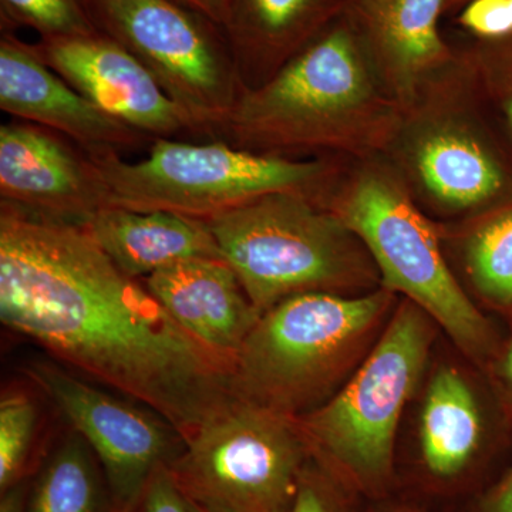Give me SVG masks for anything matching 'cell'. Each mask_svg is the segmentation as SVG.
Listing matches in <instances>:
<instances>
[{
  "label": "cell",
  "instance_id": "cell-1",
  "mask_svg": "<svg viewBox=\"0 0 512 512\" xmlns=\"http://www.w3.org/2000/svg\"><path fill=\"white\" fill-rule=\"evenodd\" d=\"M0 320L188 439L237 397L234 365L184 332L83 224L0 204Z\"/></svg>",
  "mask_w": 512,
  "mask_h": 512
},
{
  "label": "cell",
  "instance_id": "cell-2",
  "mask_svg": "<svg viewBox=\"0 0 512 512\" xmlns=\"http://www.w3.org/2000/svg\"><path fill=\"white\" fill-rule=\"evenodd\" d=\"M404 113L373 52L346 23H330L271 79L244 89L218 140L288 158L373 150L394 140Z\"/></svg>",
  "mask_w": 512,
  "mask_h": 512
},
{
  "label": "cell",
  "instance_id": "cell-3",
  "mask_svg": "<svg viewBox=\"0 0 512 512\" xmlns=\"http://www.w3.org/2000/svg\"><path fill=\"white\" fill-rule=\"evenodd\" d=\"M396 295L311 292L262 313L234 362L242 402L298 419L328 402L372 350Z\"/></svg>",
  "mask_w": 512,
  "mask_h": 512
},
{
  "label": "cell",
  "instance_id": "cell-4",
  "mask_svg": "<svg viewBox=\"0 0 512 512\" xmlns=\"http://www.w3.org/2000/svg\"><path fill=\"white\" fill-rule=\"evenodd\" d=\"M205 222L261 315L301 293L360 295L380 282L355 232L308 195L276 192Z\"/></svg>",
  "mask_w": 512,
  "mask_h": 512
},
{
  "label": "cell",
  "instance_id": "cell-5",
  "mask_svg": "<svg viewBox=\"0 0 512 512\" xmlns=\"http://www.w3.org/2000/svg\"><path fill=\"white\" fill-rule=\"evenodd\" d=\"M437 328L413 302L396 305L348 382L296 419L312 461L357 490L382 493L393 477L400 420L426 373Z\"/></svg>",
  "mask_w": 512,
  "mask_h": 512
},
{
  "label": "cell",
  "instance_id": "cell-6",
  "mask_svg": "<svg viewBox=\"0 0 512 512\" xmlns=\"http://www.w3.org/2000/svg\"><path fill=\"white\" fill-rule=\"evenodd\" d=\"M86 154L103 177L113 207L201 221L276 192L318 201L335 173L328 161L259 154L222 140L194 144L157 138L148 156L136 163L114 151Z\"/></svg>",
  "mask_w": 512,
  "mask_h": 512
},
{
  "label": "cell",
  "instance_id": "cell-7",
  "mask_svg": "<svg viewBox=\"0 0 512 512\" xmlns=\"http://www.w3.org/2000/svg\"><path fill=\"white\" fill-rule=\"evenodd\" d=\"M319 204L363 242L382 288L423 309L471 360L490 365L501 348L493 323L458 284L436 231L392 173L366 168Z\"/></svg>",
  "mask_w": 512,
  "mask_h": 512
},
{
  "label": "cell",
  "instance_id": "cell-8",
  "mask_svg": "<svg viewBox=\"0 0 512 512\" xmlns=\"http://www.w3.org/2000/svg\"><path fill=\"white\" fill-rule=\"evenodd\" d=\"M311 460L296 419L235 399L167 468L202 512H291Z\"/></svg>",
  "mask_w": 512,
  "mask_h": 512
},
{
  "label": "cell",
  "instance_id": "cell-9",
  "mask_svg": "<svg viewBox=\"0 0 512 512\" xmlns=\"http://www.w3.org/2000/svg\"><path fill=\"white\" fill-rule=\"evenodd\" d=\"M94 25L126 47L202 137L218 140L244 92L221 26L178 0H87Z\"/></svg>",
  "mask_w": 512,
  "mask_h": 512
},
{
  "label": "cell",
  "instance_id": "cell-10",
  "mask_svg": "<svg viewBox=\"0 0 512 512\" xmlns=\"http://www.w3.org/2000/svg\"><path fill=\"white\" fill-rule=\"evenodd\" d=\"M25 373L99 458L113 504L138 503L158 468L184 450L181 431L136 400L121 399L47 360H33Z\"/></svg>",
  "mask_w": 512,
  "mask_h": 512
},
{
  "label": "cell",
  "instance_id": "cell-11",
  "mask_svg": "<svg viewBox=\"0 0 512 512\" xmlns=\"http://www.w3.org/2000/svg\"><path fill=\"white\" fill-rule=\"evenodd\" d=\"M29 46L86 99L153 140L202 137L143 63L106 33L39 39Z\"/></svg>",
  "mask_w": 512,
  "mask_h": 512
},
{
  "label": "cell",
  "instance_id": "cell-12",
  "mask_svg": "<svg viewBox=\"0 0 512 512\" xmlns=\"http://www.w3.org/2000/svg\"><path fill=\"white\" fill-rule=\"evenodd\" d=\"M0 197L77 224L110 207L107 185L83 148L22 120L0 126Z\"/></svg>",
  "mask_w": 512,
  "mask_h": 512
},
{
  "label": "cell",
  "instance_id": "cell-13",
  "mask_svg": "<svg viewBox=\"0 0 512 512\" xmlns=\"http://www.w3.org/2000/svg\"><path fill=\"white\" fill-rule=\"evenodd\" d=\"M0 109L55 131L86 153H124L153 144L70 86L13 32L0 39Z\"/></svg>",
  "mask_w": 512,
  "mask_h": 512
},
{
  "label": "cell",
  "instance_id": "cell-14",
  "mask_svg": "<svg viewBox=\"0 0 512 512\" xmlns=\"http://www.w3.org/2000/svg\"><path fill=\"white\" fill-rule=\"evenodd\" d=\"M397 133L403 137L404 168L414 187L437 210L476 211L503 190V168L461 114L424 110Z\"/></svg>",
  "mask_w": 512,
  "mask_h": 512
},
{
  "label": "cell",
  "instance_id": "cell-15",
  "mask_svg": "<svg viewBox=\"0 0 512 512\" xmlns=\"http://www.w3.org/2000/svg\"><path fill=\"white\" fill-rule=\"evenodd\" d=\"M141 282L187 335L232 365L261 318L222 259L181 262Z\"/></svg>",
  "mask_w": 512,
  "mask_h": 512
},
{
  "label": "cell",
  "instance_id": "cell-16",
  "mask_svg": "<svg viewBox=\"0 0 512 512\" xmlns=\"http://www.w3.org/2000/svg\"><path fill=\"white\" fill-rule=\"evenodd\" d=\"M340 0H229L224 26L244 89L261 86L325 30Z\"/></svg>",
  "mask_w": 512,
  "mask_h": 512
},
{
  "label": "cell",
  "instance_id": "cell-17",
  "mask_svg": "<svg viewBox=\"0 0 512 512\" xmlns=\"http://www.w3.org/2000/svg\"><path fill=\"white\" fill-rule=\"evenodd\" d=\"M83 225L114 265L138 281L181 262L222 259L207 222L173 212L110 205Z\"/></svg>",
  "mask_w": 512,
  "mask_h": 512
},
{
  "label": "cell",
  "instance_id": "cell-18",
  "mask_svg": "<svg viewBox=\"0 0 512 512\" xmlns=\"http://www.w3.org/2000/svg\"><path fill=\"white\" fill-rule=\"evenodd\" d=\"M446 0H373L362 12L384 82L404 110L450 59L439 32Z\"/></svg>",
  "mask_w": 512,
  "mask_h": 512
},
{
  "label": "cell",
  "instance_id": "cell-19",
  "mask_svg": "<svg viewBox=\"0 0 512 512\" xmlns=\"http://www.w3.org/2000/svg\"><path fill=\"white\" fill-rule=\"evenodd\" d=\"M483 404L460 369L441 366L424 392L419 423L421 460L431 476L451 480L473 464L485 440Z\"/></svg>",
  "mask_w": 512,
  "mask_h": 512
},
{
  "label": "cell",
  "instance_id": "cell-20",
  "mask_svg": "<svg viewBox=\"0 0 512 512\" xmlns=\"http://www.w3.org/2000/svg\"><path fill=\"white\" fill-rule=\"evenodd\" d=\"M113 500L99 458L70 429L47 457L26 512H110Z\"/></svg>",
  "mask_w": 512,
  "mask_h": 512
},
{
  "label": "cell",
  "instance_id": "cell-21",
  "mask_svg": "<svg viewBox=\"0 0 512 512\" xmlns=\"http://www.w3.org/2000/svg\"><path fill=\"white\" fill-rule=\"evenodd\" d=\"M464 264L474 288L491 306L512 309V208L468 235Z\"/></svg>",
  "mask_w": 512,
  "mask_h": 512
},
{
  "label": "cell",
  "instance_id": "cell-22",
  "mask_svg": "<svg viewBox=\"0 0 512 512\" xmlns=\"http://www.w3.org/2000/svg\"><path fill=\"white\" fill-rule=\"evenodd\" d=\"M29 392L5 390L0 400V491L28 480L40 423Z\"/></svg>",
  "mask_w": 512,
  "mask_h": 512
},
{
  "label": "cell",
  "instance_id": "cell-23",
  "mask_svg": "<svg viewBox=\"0 0 512 512\" xmlns=\"http://www.w3.org/2000/svg\"><path fill=\"white\" fill-rule=\"evenodd\" d=\"M2 32L35 30L40 39L87 36L100 32L86 0H0Z\"/></svg>",
  "mask_w": 512,
  "mask_h": 512
},
{
  "label": "cell",
  "instance_id": "cell-24",
  "mask_svg": "<svg viewBox=\"0 0 512 512\" xmlns=\"http://www.w3.org/2000/svg\"><path fill=\"white\" fill-rule=\"evenodd\" d=\"M136 512H202L175 483L167 466L158 468L150 478Z\"/></svg>",
  "mask_w": 512,
  "mask_h": 512
},
{
  "label": "cell",
  "instance_id": "cell-25",
  "mask_svg": "<svg viewBox=\"0 0 512 512\" xmlns=\"http://www.w3.org/2000/svg\"><path fill=\"white\" fill-rule=\"evenodd\" d=\"M460 22L474 35L488 39L511 35L510 0H471Z\"/></svg>",
  "mask_w": 512,
  "mask_h": 512
},
{
  "label": "cell",
  "instance_id": "cell-26",
  "mask_svg": "<svg viewBox=\"0 0 512 512\" xmlns=\"http://www.w3.org/2000/svg\"><path fill=\"white\" fill-rule=\"evenodd\" d=\"M311 463L303 473L291 512H335L325 477L313 470Z\"/></svg>",
  "mask_w": 512,
  "mask_h": 512
},
{
  "label": "cell",
  "instance_id": "cell-27",
  "mask_svg": "<svg viewBox=\"0 0 512 512\" xmlns=\"http://www.w3.org/2000/svg\"><path fill=\"white\" fill-rule=\"evenodd\" d=\"M490 365H493L495 383L500 390L505 412L512 421V336L501 346Z\"/></svg>",
  "mask_w": 512,
  "mask_h": 512
},
{
  "label": "cell",
  "instance_id": "cell-28",
  "mask_svg": "<svg viewBox=\"0 0 512 512\" xmlns=\"http://www.w3.org/2000/svg\"><path fill=\"white\" fill-rule=\"evenodd\" d=\"M476 512H512V466L481 498Z\"/></svg>",
  "mask_w": 512,
  "mask_h": 512
},
{
  "label": "cell",
  "instance_id": "cell-29",
  "mask_svg": "<svg viewBox=\"0 0 512 512\" xmlns=\"http://www.w3.org/2000/svg\"><path fill=\"white\" fill-rule=\"evenodd\" d=\"M188 8L201 13L205 18L212 20L215 25H227L229 16V0H178Z\"/></svg>",
  "mask_w": 512,
  "mask_h": 512
},
{
  "label": "cell",
  "instance_id": "cell-30",
  "mask_svg": "<svg viewBox=\"0 0 512 512\" xmlns=\"http://www.w3.org/2000/svg\"><path fill=\"white\" fill-rule=\"evenodd\" d=\"M28 497V480L20 481V483L3 491L2 500H0V512H26Z\"/></svg>",
  "mask_w": 512,
  "mask_h": 512
},
{
  "label": "cell",
  "instance_id": "cell-31",
  "mask_svg": "<svg viewBox=\"0 0 512 512\" xmlns=\"http://www.w3.org/2000/svg\"><path fill=\"white\" fill-rule=\"evenodd\" d=\"M137 504L138 503L128 505L113 504V508H111L110 512H136Z\"/></svg>",
  "mask_w": 512,
  "mask_h": 512
},
{
  "label": "cell",
  "instance_id": "cell-32",
  "mask_svg": "<svg viewBox=\"0 0 512 512\" xmlns=\"http://www.w3.org/2000/svg\"><path fill=\"white\" fill-rule=\"evenodd\" d=\"M372 2H373V0H355L357 9L360 10V13H362L363 10H365L367 8V6H369L370 3H372Z\"/></svg>",
  "mask_w": 512,
  "mask_h": 512
},
{
  "label": "cell",
  "instance_id": "cell-33",
  "mask_svg": "<svg viewBox=\"0 0 512 512\" xmlns=\"http://www.w3.org/2000/svg\"><path fill=\"white\" fill-rule=\"evenodd\" d=\"M505 113H507L508 120H510L511 128H512V97L510 100H507L505 103Z\"/></svg>",
  "mask_w": 512,
  "mask_h": 512
},
{
  "label": "cell",
  "instance_id": "cell-34",
  "mask_svg": "<svg viewBox=\"0 0 512 512\" xmlns=\"http://www.w3.org/2000/svg\"><path fill=\"white\" fill-rule=\"evenodd\" d=\"M384 512H413V511H409V510H387V511H384Z\"/></svg>",
  "mask_w": 512,
  "mask_h": 512
},
{
  "label": "cell",
  "instance_id": "cell-35",
  "mask_svg": "<svg viewBox=\"0 0 512 512\" xmlns=\"http://www.w3.org/2000/svg\"><path fill=\"white\" fill-rule=\"evenodd\" d=\"M511 18H512V0H510Z\"/></svg>",
  "mask_w": 512,
  "mask_h": 512
},
{
  "label": "cell",
  "instance_id": "cell-36",
  "mask_svg": "<svg viewBox=\"0 0 512 512\" xmlns=\"http://www.w3.org/2000/svg\"><path fill=\"white\" fill-rule=\"evenodd\" d=\"M86 3H87V0H86Z\"/></svg>",
  "mask_w": 512,
  "mask_h": 512
}]
</instances>
